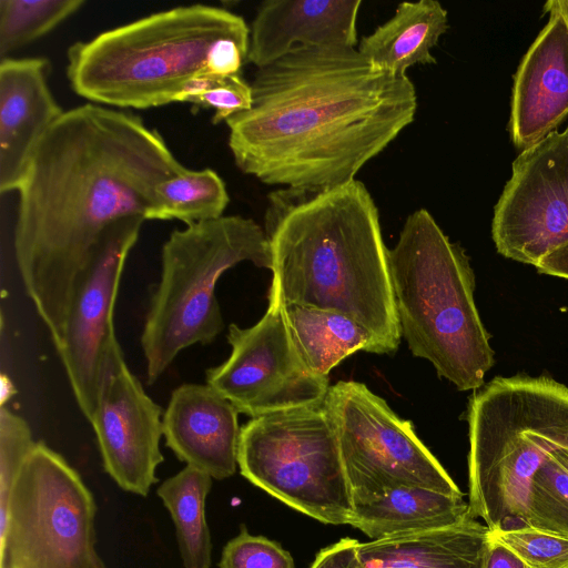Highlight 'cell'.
<instances>
[{
  "instance_id": "5bb4252c",
  "label": "cell",
  "mask_w": 568,
  "mask_h": 568,
  "mask_svg": "<svg viewBox=\"0 0 568 568\" xmlns=\"http://www.w3.org/2000/svg\"><path fill=\"white\" fill-rule=\"evenodd\" d=\"M163 410L132 374L116 342L108 352L95 413V433L104 470L129 493L145 497L158 483Z\"/></svg>"
},
{
  "instance_id": "d4e9b609",
  "label": "cell",
  "mask_w": 568,
  "mask_h": 568,
  "mask_svg": "<svg viewBox=\"0 0 568 568\" xmlns=\"http://www.w3.org/2000/svg\"><path fill=\"white\" fill-rule=\"evenodd\" d=\"M83 0H0V59L44 37L73 16Z\"/></svg>"
},
{
  "instance_id": "83f0119b",
  "label": "cell",
  "mask_w": 568,
  "mask_h": 568,
  "mask_svg": "<svg viewBox=\"0 0 568 568\" xmlns=\"http://www.w3.org/2000/svg\"><path fill=\"white\" fill-rule=\"evenodd\" d=\"M491 536L511 549L530 568H568L567 539L530 528L491 531Z\"/></svg>"
},
{
  "instance_id": "8fae6325",
  "label": "cell",
  "mask_w": 568,
  "mask_h": 568,
  "mask_svg": "<svg viewBox=\"0 0 568 568\" xmlns=\"http://www.w3.org/2000/svg\"><path fill=\"white\" fill-rule=\"evenodd\" d=\"M229 358L205 372L209 386L252 418L322 403L328 377L310 372L287 328L283 300L271 286L268 307L253 326H229Z\"/></svg>"
},
{
  "instance_id": "484cf974",
  "label": "cell",
  "mask_w": 568,
  "mask_h": 568,
  "mask_svg": "<svg viewBox=\"0 0 568 568\" xmlns=\"http://www.w3.org/2000/svg\"><path fill=\"white\" fill-rule=\"evenodd\" d=\"M527 528L568 540V471L549 456L534 474L526 504Z\"/></svg>"
},
{
  "instance_id": "5b68a950",
  "label": "cell",
  "mask_w": 568,
  "mask_h": 568,
  "mask_svg": "<svg viewBox=\"0 0 568 568\" xmlns=\"http://www.w3.org/2000/svg\"><path fill=\"white\" fill-rule=\"evenodd\" d=\"M387 258L400 335L412 354L457 389L480 388L495 356L464 250L419 209L407 216Z\"/></svg>"
},
{
  "instance_id": "8992f818",
  "label": "cell",
  "mask_w": 568,
  "mask_h": 568,
  "mask_svg": "<svg viewBox=\"0 0 568 568\" xmlns=\"http://www.w3.org/2000/svg\"><path fill=\"white\" fill-rule=\"evenodd\" d=\"M468 505L490 531L528 529L531 478L568 449V388L547 376H498L469 399Z\"/></svg>"
},
{
  "instance_id": "ffe728a7",
  "label": "cell",
  "mask_w": 568,
  "mask_h": 568,
  "mask_svg": "<svg viewBox=\"0 0 568 568\" xmlns=\"http://www.w3.org/2000/svg\"><path fill=\"white\" fill-rule=\"evenodd\" d=\"M447 29V11L438 1L402 2L388 21L361 39L357 50L375 69L407 75L413 65L436 63L432 49Z\"/></svg>"
},
{
  "instance_id": "1f68e13d",
  "label": "cell",
  "mask_w": 568,
  "mask_h": 568,
  "mask_svg": "<svg viewBox=\"0 0 568 568\" xmlns=\"http://www.w3.org/2000/svg\"><path fill=\"white\" fill-rule=\"evenodd\" d=\"M484 568H530L519 556L511 549L489 536L486 549Z\"/></svg>"
},
{
  "instance_id": "603a6c76",
  "label": "cell",
  "mask_w": 568,
  "mask_h": 568,
  "mask_svg": "<svg viewBox=\"0 0 568 568\" xmlns=\"http://www.w3.org/2000/svg\"><path fill=\"white\" fill-rule=\"evenodd\" d=\"M212 479L209 474L186 465L156 490L172 517L184 568H211L212 540L205 501Z\"/></svg>"
},
{
  "instance_id": "ac0fdd59",
  "label": "cell",
  "mask_w": 568,
  "mask_h": 568,
  "mask_svg": "<svg viewBox=\"0 0 568 568\" xmlns=\"http://www.w3.org/2000/svg\"><path fill=\"white\" fill-rule=\"evenodd\" d=\"M361 0H267L250 28L247 61L270 65L296 47L357 44Z\"/></svg>"
},
{
  "instance_id": "d6986e66",
  "label": "cell",
  "mask_w": 568,
  "mask_h": 568,
  "mask_svg": "<svg viewBox=\"0 0 568 568\" xmlns=\"http://www.w3.org/2000/svg\"><path fill=\"white\" fill-rule=\"evenodd\" d=\"M489 536L469 515L442 529L358 541L353 568H484Z\"/></svg>"
},
{
  "instance_id": "d590c367",
  "label": "cell",
  "mask_w": 568,
  "mask_h": 568,
  "mask_svg": "<svg viewBox=\"0 0 568 568\" xmlns=\"http://www.w3.org/2000/svg\"><path fill=\"white\" fill-rule=\"evenodd\" d=\"M550 456L568 471V449H558L550 454Z\"/></svg>"
},
{
  "instance_id": "7402d4cb",
  "label": "cell",
  "mask_w": 568,
  "mask_h": 568,
  "mask_svg": "<svg viewBox=\"0 0 568 568\" xmlns=\"http://www.w3.org/2000/svg\"><path fill=\"white\" fill-rule=\"evenodd\" d=\"M283 310L295 351L315 375L327 377L332 368L359 351L382 354L374 335L345 314L284 302Z\"/></svg>"
},
{
  "instance_id": "4dcf8cb0",
  "label": "cell",
  "mask_w": 568,
  "mask_h": 568,
  "mask_svg": "<svg viewBox=\"0 0 568 568\" xmlns=\"http://www.w3.org/2000/svg\"><path fill=\"white\" fill-rule=\"evenodd\" d=\"M358 540L343 538L323 548L310 568H353Z\"/></svg>"
},
{
  "instance_id": "52a82bcc",
  "label": "cell",
  "mask_w": 568,
  "mask_h": 568,
  "mask_svg": "<svg viewBox=\"0 0 568 568\" xmlns=\"http://www.w3.org/2000/svg\"><path fill=\"white\" fill-rule=\"evenodd\" d=\"M245 261L273 267L265 231L251 219L223 215L170 234L141 335L149 384L183 349L212 343L223 331L216 283L224 272Z\"/></svg>"
},
{
  "instance_id": "9a60e30c",
  "label": "cell",
  "mask_w": 568,
  "mask_h": 568,
  "mask_svg": "<svg viewBox=\"0 0 568 568\" xmlns=\"http://www.w3.org/2000/svg\"><path fill=\"white\" fill-rule=\"evenodd\" d=\"M514 75L509 134L527 149L556 131L568 115V22L554 10Z\"/></svg>"
},
{
  "instance_id": "6da1fadb",
  "label": "cell",
  "mask_w": 568,
  "mask_h": 568,
  "mask_svg": "<svg viewBox=\"0 0 568 568\" xmlns=\"http://www.w3.org/2000/svg\"><path fill=\"white\" fill-rule=\"evenodd\" d=\"M184 168L156 130L110 106L64 111L47 132L18 190L13 251L57 351L73 280L99 236L119 219H145L155 186Z\"/></svg>"
},
{
  "instance_id": "44dd1931",
  "label": "cell",
  "mask_w": 568,
  "mask_h": 568,
  "mask_svg": "<svg viewBox=\"0 0 568 568\" xmlns=\"http://www.w3.org/2000/svg\"><path fill=\"white\" fill-rule=\"evenodd\" d=\"M469 515V505L464 496L402 487L355 507L348 525L376 540L450 527Z\"/></svg>"
},
{
  "instance_id": "836d02e7",
  "label": "cell",
  "mask_w": 568,
  "mask_h": 568,
  "mask_svg": "<svg viewBox=\"0 0 568 568\" xmlns=\"http://www.w3.org/2000/svg\"><path fill=\"white\" fill-rule=\"evenodd\" d=\"M14 385L11 379L2 374L0 377V404L1 406H6V403L9 402L12 396L16 394Z\"/></svg>"
},
{
  "instance_id": "7a4b0ae2",
  "label": "cell",
  "mask_w": 568,
  "mask_h": 568,
  "mask_svg": "<svg viewBox=\"0 0 568 568\" xmlns=\"http://www.w3.org/2000/svg\"><path fill=\"white\" fill-rule=\"evenodd\" d=\"M251 87V109L225 121L235 164L305 193L354 181L417 110L407 75L375 69L349 47H296L257 69Z\"/></svg>"
},
{
  "instance_id": "4316f807",
  "label": "cell",
  "mask_w": 568,
  "mask_h": 568,
  "mask_svg": "<svg viewBox=\"0 0 568 568\" xmlns=\"http://www.w3.org/2000/svg\"><path fill=\"white\" fill-rule=\"evenodd\" d=\"M28 422L6 406L0 408V538L4 536L16 478L36 446Z\"/></svg>"
},
{
  "instance_id": "f1b7e54d",
  "label": "cell",
  "mask_w": 568,
  "mask_h": 568,
  "mask_svg": "<svg viewBox=\"0 0 568 568\" xmlns=\"http://www.w3.org/2000/svg\"><path fill=\"white\" fill-rule=\"evenodd\" d=\"M220 568H295L291 554L277 542L248 534H240L224 546Z\"/></svg>"
},
{
  "instance_id": "4fadbf2b",
  "label": "cell",
  "mask_w": 568,
  "mask_h": 568,
  "mask_svg": "<svg viewBox=\"0 0 568 568\" xmlns=\"http://www.w3.org/2000/svg\"><path fill=\"white\" fill-rule=\"evenodd\" d=\"M491 236L499 254L534 266L568 243V128L514 160L494 209Z\"/></svg>"
},
{
  "instance_id": "3957f363",
  "label": "cell",
  "mask_w": 568,
  "mask_h": 568,
  "mask_svg": "<svg viewBox=\"0 0 568 568\" xmlns=\"http://www.w3.org/2000/svg\"><path fill=\"white\" fill-rule=\"evenodd\" d=\"M265 234L273 280L284 303L339 312L366 327L382 354L400 328L378 209L363 182L318 193L270 194Z\"/></svg>"
},
{
  "instance_id": "30bf717a",
  "label": "cell",
  "mask_w": 568,
  "mask_h": 568,
  "mask_svg": "<svg viewBox=\"0 0 568 568\" xmlns=\"http://www.w3.org/2000/svg\"><path fill=\"white\" fill-rule=\"evenodd\" d=\"M324 404L335 427L354 508L402 487L464 496L412 423L399 418L365 384L338 382L329 386Z\"/></svg>"
},
{
  "instance_id": "e575fe53",
  "label": "cell",
  "mask_w": 568,
  "mask_h": 568,
  "mask_svg": "<svg viewBox=\"0 0 568 568\" xmlns=\"http://www.w3.org/2000/svg\"><path fill=\"white\" fill-rule=\"evenodd\" d=\"M544 9H554L560 12L568 22V0H549L545 3Z\"/></svg>"
},
{
  "instance_id": "d6a6232c",
  "label": "cell",
  "mask_w": 568,
  "mask_h": 568,
  "mask_svg": "<svg viewBox=\"0 0 568 568\" xmlns=\"http://www.w3.org/2000/svg\"><path fill=\"white\" fill-rule=\"evenodd\" d=\"M535 266L539 273L568 280V243L545 255Z\"/></svg>"
},
{
  "instance_id": "ba28073f",
  "label": "cell",
  "mask_w": 568,
  "mask_h": 568,
  "mask_svg": "<svg viewBox=\"0 0 568 568\" xmlns=\"http://www.w3.org/2000/svg\"><path fill=\"white\" fill-rule=\"evenodd\" d=\"M237 466L288 507L323 524L348 525L354 504L324 400L251 418L241 428Z\"/></svg>"
},
{
  "instance_id": "9c48e42d",
  "label": "cell",
  "mask_w": 568,
  "mask_h": 568,
  "mask_svg": "<svg viewBox=\"0 0 568 568\" xmlns=\"http://www.w3.org/2000/svg\"><path fill=\"white\" fill-rule=\"evenodd\" d=\"M95 514L79 473L37 442L13 485L0 568H109L95 549Z\"/></svg>"
},
{
  "instance_id": "f546056e",
  "label": "cell",
  "mask_w": 568,
  "mask_h": 568,
  "mask_svg": "<svg viewBox=\"0 0 568 568\" xmlns=\"http://www.w3.org/2000/svg\"><path fill=\"white\" fill-rule=\"evenodd\" d=\"M191 103L214 109L212 122L217 124L231 116L247 111L253 104V91L240 74L219 77L214 83Z\"/></svg>"
},
{
  "instance_id": "e0dca14e",
  "label": "cell",
  "mask_w": 568,
  "mask_h": 568,
  "mask_svg": "<svg viewBox=\"0 0 568 568\" xmlns=\"http://www.w3.org/2000/svg\"><path fill=\"white\" fill-rule=\"evenodd\" d=\"M237 415L207 384H183L172 392L163 413L165 445L181 462L213 479L229 478L237 467Z\"/></svg>"
},
{
  "instance_id": "cb8c5ba5",
  "label": "cell",
  "mask_w": 568,
  "mask_h": 568,
  "mask_svg": "<svg viewBox=\"0 0 568 568\" xmlns=\"http://www.w3.org/2000/svg\"><path fill=\"white\" fill-rule=\"evenodd\" d=\"M229 202L225 183L214 170L184 168L155 186L145 219L209 221L223 216Z\"/></svg>"
},
{
  "instance_id": "277c9868",
  "label": "cell",
  "mask_w": 568,
  "mask_h": 568,
  "mask_svg": "<svg viewBox=\"0 0 568 568\" xmlns=\"http://www.w3.org/2000/svg\"><path fill=\"white\" fill-rule=\"evenodd\" d=\"M250 36L244 19L220 7L181 6L78 41L67 52L72 90L91 103L133 109L176 102L183 85L206 74L214 45Z\"/></svg>"
},
{
  "instance_id": "7c38bea8",
  "label": "cell",
  "mask_w": 568,
  "mask_h": 568,
  "mask_svg": "<svg viewBox=\"0 0 568 568\" xmlns=\"http://www.w3.org/2000/svg\"><path fill=\"white\" fill-rule=\"evenodd\" d=\"M145 219L126 216L99 236L71 287L64 334L57 351L73 395L91 422L99 400L103 366L118 342L113 314L124 264Z\"/></svg>"
},
{
  "instance_id": "2e32d148",
  "label": "cell",
  "mask_w": 568,
  "mask_h": 568,
  "mask_svg": "<svg viewBox=\"0 0 568 568\" xmlns=\"http://www.w3.org/2000/svg\"><path fill=\"white\" fill-rule=\"evenodd\" d=\"M44 58L0 60V193L19 190L42 139L63 114Z\"/></svg>"
}]
</instances>
